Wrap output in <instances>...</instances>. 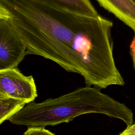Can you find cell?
Here are the masks:
<instances>
[{"instance_id":"6da1fadb","label":"cell","mask_w":135,"mask_h":135,"mask_svg":"<svg viewBox=\"0 0 135 135\" xmlns=\"http://www.w3.org/2000/svg\"><path fill=\"white\" fill-rule=\"evenodd\" d=\"M8 20L27 46V55L50 60L81 75L86 86H123L113 56L112 21L75 14L33 0H0Z\"/></svg>"},{"instance_id":"7a4b0ae2","label":"cell","mask_w":135,"mask_h":135,"mask_svg":"<svg viewBox=\"0 0 135 135\" xmlns=\"http://www.w3.org/2000/svg\"><path fill=\"white\" fill-rule=\"evenodd\" d=\"M88 113L105 114L122 120L127 126L134 123L133 112L124 104L102 93L98 88L86 85L56 98L28 103L9 121L28 127H45L69 123Z\"/></svg>"},{"instance_id":"3957f363","label":"cell","mask_w":135,"mask_h":135,"mask_svg":"<svg viewBox=\"0 0 135 135\" xmlns=\"http://www.w3.org/2000/svg\"><path fill=\"white\" fill-rule=\"evenodd\" d=\"M27 46L11 22L0 16V70L17 68Z\"/></svg>"},{"instance_id":"277c9868","label":"cell","mask_w":135,"mask_h":135,"mask_svg":"<svg viewBox=\"0 0 135 135\" xmlns=\"http://www.w3.org/2000/svg\"><path fill=\"white\" fill-rule=\"evenodd\" d=\"M0 94L23 100L27 104L37 97L33 76L24 75L17 68L0 70Z\"/></svg>"},{"instance_id":"5b68a950","label":"cell","mask_w":135,"mask_h":135,"mask_svg":"<svg viewBox=\"0 0 135 135\" xmlns=\"http://www.w3.org/2000/svg\"><path fill=\"white\" fill-rule=\"evenodd\" d=\"M100 5L130 27L135 34V3L132 0H96Z\"/></svg>"},{"instance_id":"8992f818","label":"cell","mask_w":135,"mask_h":135,"mask_svg":"<svg viewBox=\"0 0 135 135\" xmlns=\"http://www.w3.org/2000/svg\"><path fill=\"white\" fill-rule=\"evenodd\" d=\"M75 14L89 16L99 15L90 0H33Z\"/></svg>"},{"instance_id":"52a82bcc","label":"cell","mask_w":135,"mask_h":135,"mask_svg":"<svg viewBox=\"0 0 135 135\" xmlns=\"http://www.w3.org/2000/svg\"><path fill=\"white\" fill-rule=\"evenodd\" d=\"M26 102L21 99L0 94V124L19 112L26 105Z\"/></svg>"},{"instance_id":"ba28073f","label":"cell","mask_w":135,"mask_h":135,"mask_svg":"<svg viewBox=\"0 0 135 135\" xmlns=\"http://www.w3.org/2000/svg\"><path fill=\"white\" fill-rule=\"evenodd\" d=\"M23 135H55L45 127H29L24 132Z\"/></svg>"},{"instance_id":"9c48e42d","label":"cell","mask_w":135,"mask_h":135,"mask_svg":"<svg viewBox=\"0 0 135 135\" xmlns=\"http://www.w3.org/2000/svg\"><path fill=\"white\" fill-rule=\"evenodd\" d=\"M119 135H135V123L128 126L123 131L119 133Z\"/></svg>"},{"instance_id":"30bf717a","label":"cell","mask_w":135,"mask_h":135,"mask_svg":"<svg viewBox=\"0 0 135 135\" xmlns=\"http://www.w3.org/2000/svg\"><path fill=\"white\" fill-rule=\"evenodd\" d=\"M130 52L132 59L133 66L135 70V34L134 37L130 43Z\"/></svg>"},{"instance_id":"8fae6325","label":"cell","mask_w":135,"mask_h":135,"mask_svg":"<svg viewBox=\"0 0 135 135\" xmlns=\"http://www.w3.org/2000/svg\"><path fill=\"white\" fill-rule=\"evenodd\" d=\"M132 1H133L134 3H135V0H132Z\"/></svg>"}]
</instances>
